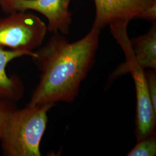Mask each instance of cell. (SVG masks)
Instances as JSON below:
<instances>
[{"instance_id":"cell-1","label":"cell","mask_w":156,"mask_h":156,"mask_svg":"<svg viewBox=\"0 0 156 156\" xmlns=\"http://www.w3.org/2000/svg\"><path fill=\"white\" fill-rule=\"evenodd\" d=\"M100 31L92 27L82 39L71 43L66 35L53 33L47 44L34 51L32 58L41 75L28 105L73 102L94 64Z\"/></svg>"},{"instance_id":"cell-2","label":"cell","mask_w":156,"mask_h":156,"mask_svg":"<svg viewBox=\"0 0 156 156\" xmlns=\"http://www.w3.org/2000/svg\"><path fill=\"white\" fill-rule=\"evenodd\" d=\"M53 104L12 108L6 115L1 134L2 151L6 156H41L40 144Z\"/></svg>"},{"instance_id":"cell-3","label":"cell","mask_w":156,"mask_h":156,"mask_svg":"<svg viewBox=\"0 0 156 156\" xmlns=\"http://www.w3.org/2000/svg\"><path fill=\"white\" fill-rule=\"evenodd\" d=\"M47 32V26L37 15L13 12L0 19V47L31 53L43 44Z\"/></svg>"},{"instance_id":"cell-4","label":"cell","mask_w":156,"mask_h":156,"mask_svg":"<svg viewBox=\"0 0 156 156\" xmlns=\"http://www.w3.org/2000/svg\"><path fill=\"white\" fill-rule=\"evenodd\" d=\"M122 49L126 60L115 71L113 76L116 78L126 73L132 75L136 98L135 134L136 142H139L156 133V112L148 93L144 69L136 62L131 45H125Z\"/></svg>"},{"instance_id":"cell-5","label":"cell","mask_w":156,"mask_h":156,"mask_svg":"<svg viewBox=\"0 0 156 156\" xmlns=\"http://www.w3.org/2000/svg\"><path fill=\"white\" fill-rule=\"evenodd\" d=\"M73 0H0V8L6 13L32 10L39 12L48 20L50 33L67 35L73 22L69 5Z\"/></svg>"},{"instance_id":"cell-6","label":"cell","mask_w":156,"mask_h":156,"mask_svg":"<svg viewBox=\"0 0 156 156\" xmlns=\"http://www.w3.org/2000/svg\"><path fill=\"white\" fill-rule=\"evenodd\" d=\"M95 15L93 27L101 30L112 23L138 18L153 0H94Z\"/></svg>"},{"instance_id":"cell-7","label":"cell","mask_w":156,"mask_h":156,"mask_svg":"<svg viewBox=\"0 0 156 156\" xmlns=\"http://www.w3.org/2000/svg\"><path fill=\"white\" fill-rule=\"evenodd\" d=\"M34 51L5 50L0 47V101L14 102L20 100L24 95V87L20 79L15 75L9 76L6 68L13 60L23 56L33 57Z\"/></svg>"},{"instance_id":"cell-8","label":"cell","mask_w":156,"mask_h":156,"mask_svg":"<svg viewBox=\"0 0 156 156\" xmlns=\"http://www.w3.org/2000/svg\"><path fill=\"white\" fill-rule=\"evenodd\" d=\"M135 60L142 68L156 70V23L146 33L130 39Z\"/></svg>"},{"instance_id":"cell-9","label":"cell","mask_w":156,"mask_h":156,"mask_svg":"<svg viewBox=\"0 0 156 156\" xmlns=\"http://www.w3.org/2000/svg\"><path fill=\"white\" fill-rule=\"evenodd\" d=\"M156 155V133L137 144L127 154V156H155Z\"/></svg>"},{"instance_id":"cell-10","label":"cell","mask_w":156,"mask_h":156,"mask_svg":"<svg viewBox=\"0 0 156 156\" xmlns=\"http://www.w3.org/2000/svg\"><path fill=\"white\" fill-rule=\"evenodd\" d=\"M147 89L154 111L156 112V70L149 69L145 72Z\"/></svg>"},{"instance_id":"cell-11","label":"cell","mask_w":156,"mask_h":156,"mask_svg":"<svg viewBox=\"0 0 156 156\" xmlns=\"http://www.w3.org/2000/svg\"><path fill=\"white\" fill-rule=\"evenodd\" d=\"M138 19L154 22L156 20V0H153L145 8Z\"/></svg>"},{"instance_id":"cell-12","label":"cell","mask_w":156,"mask_h":156,"mask_svg":"<svg viewBox=\"0 0 156 156\" xmlns=\"http://www.w3.org/2000/svg\"><path fill=\"white\" fill-rule=\"evenodd\" d=\"M11 102L0 101V134L7 113L12 108Z\"/></svg>"}]
</instances>
